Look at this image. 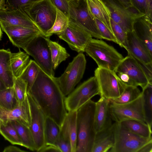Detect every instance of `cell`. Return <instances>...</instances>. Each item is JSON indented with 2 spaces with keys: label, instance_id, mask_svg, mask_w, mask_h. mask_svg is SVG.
<instances>
[{
  "label": "cell",
  "instance_id": "1",
  "mask_svg": "<svg viewBox=\"0 0 152 152\" xmlns=\"http://www.w3.org/2000/svg\"><path fill=\"white\" fill-rule=\"evenodd\" d=\"M46 117L60 127L67 114L65 96L52 78L40 68L29 91Z\"/></svg>",
  "mask_w": 152,
  "mask_h": 152
},
{
  "label": "cell",
  "instance_id": "2",
  "mask_svg": "<svg viewBox=\"0 0 152 152\" xmlns=\"http://www.w3.org/2000/svg\"><path fill=\"white\" fill-rule=\"evenodd\" d=\"M95 102L90 100L77 110L76 152H91L96 134L94 125Z\"/></svg>",
  "mask_w": 152,
  "mask_h": 152
},
{
  "label": "cell",
  "instance_id": "3",
  "mask_svg": "<svg viewBox=\"0 0 152 152\" xmlns=\"http://www.w3.org/2000/svg\"><path fill=\"white\" fill-rule=\"evenodd\" d=\"M85 52L94 60L98 67L114 71L124 58L113 46L98 39L91 38Z\"/></svg>",
  "mask_w": 152,
  "mask_h": 152
},
{
  "label": "cell",
  "instance_id": "4",
  "mask_svg": "<svg viewBox=\"0 0 152 152\" xmlns=\"http://www.w3.org/2000/svg\"><path fill=\"white\" fill-rule=\"evenodd\" d=\"M69 5V21L83 29L92 37L103 39L86 0H70Z\"/></svg>",
  "mask_w": 152,
  "mask_h": 152
},
{
  "label": "cell",
  "instance_id": "5",
  "mask_svg": "<svg viewBox=\"0 0 152 152\" xmlns=\"http://www.w3.org/2000/svg\"><path fill=\"white\" fill-rule=\"evenodd\" d=\"M23 11L35 24L45 36L53 26L56 9L49 0H41L26 7Z\"/></svg>",
  "mask_w": 152,
  "mask_h": 152
},
{
  "label": "cell",
  "instance_id": "6",
  "mask_svg": "<svg viewBox=\"0 0 152 152\" xmlns=\"http://www.w3.org/2000/svg\"><path fill=\"white\" fill-rule=\"evenodd\" d=\"M86 63L84 55L82 53H79L69 64L60 77H53L65 97L74 89L82 78Z\"/></svg>",
  "mask_w": 152,
  "mask_h": 152
},
{
  "label": "cell",
  "instance_id": "7",
  "mask_svg": "<svg viewBox=\"0 0 152 152\" xmlns=\"http://www.w3.org/2000/svg\"><path fill=\"white\" fill-rule=\"evenodd\" d=\"M47 37L39 35L31 40L23 49L34 59L41 69L50 77H54V69Z\"/></svg>",
  "mask_w": 152,
  "mask_h": 152
},
{
  "label": "cell",
  "instance_id": "8",
  "mask_svg": "<svg viewBox=\"0 0 152 152\" xmlns=\"http://www.w3.org/2000/svg\"><path fill=\"white\" fill-rule=\"evenodd\" d=\"M100 97L110 99L119 97L126 86L115 71L98 67L94 71Z\"/></svg>",
  "mask_w": 152,
  "mask_h": 152
},
{
  "label": "cell",
  "instance_id": "9",
  "mask_svg": "<svg viewBox=\"0 0 152 152\" xmlns=\"http://www.w3.org/2000/svg\"><path fill=\"white\" fill-rule=\"evenodd\" d=\"M96 80L91 77L74 89L66 97L65 102L68 112L77 111L94 96L99 95Z\"/></svg>",
  "mask_w": 152,
  "mask_h": 152
},
{
  "label": "cell",
  "instance_id": "10",
  "mask_svg": "<svg viewBox=\"0 0 152 152\" xmlns=\"http://www.w3.org/2000/svg\"><path fill=\"white\" fill-rule=\"evenodd\" d=\"M116 123L115 141L110 152H137L144 145L152 141V137L145 138L137 135Z\"/></svg>",
  "mask_w": 152,
  "mask_h": 152
},
{
  "label": "cell",
  "instance_id": "11",
  "mask_svg": "<svg viewBox=\"0 0 152 152\" xmlns=\"http://www.w3.org/2000/svg\"><path fill=\"white\" fill-rule=\"evenodd\" d=\"M108 9L111 18L126 32L132 31L134 20L144 15L134 7H127L117 0H101Z\"/></svg>",
  "mask_w": 152,
  "mask_h": 152
},
{
  "label": "cell",
  "instance_id": "12",
  "mask_svg": "<svg viewBox=\"0 0 152 152\" xmlns=\"http://www.w3.org/2000/svg\"><path fill=\"white\" fill-rule=\"evenodd\" d=\"M110 114L112 120L117 123L134 120L145 123L143 111L142 94L135 100L127 103L117 104L110 102Z\"/></svg>",
  "mask_w": 152,
  "mask_h": 152
},
{
  "label": "cell",
  "instance_id": "13",
  "mask_svg": "<svg viewBox=\"0 0 152 152\" xmlns=\"http://www.w3.org/2000/svg\"><path fill=\"white\" fill-rule=\"evenodd\" d=\"M31 110V121L29 128L35 142L36 151L45 145L44 130L46 116L29 93L27 92Z\"/></svg>",
  "mask_w": 152,
  "mask_h": 152
},
{
  "label": "cell",
  "instance_id": "14",
  "mask_svg": "<svg viewBox=\"0 0 152 152\" xmlns=\"http://www.w3.org/2000/svg\"><path fill=\"white\" fill-rule=\"evenodd\" d=\"M56 35L66 42L71 49L78 53L85 52L86 45L92 37L87 32L69 21L66 29Z\"/></svg>",
  "mask_w": 152,
  "mask_h": 152
},
{
  "label": "cell",
  "instance_id": "15",
  "mask_svg": "<svg viewBox=\"0 0 152 152\" xmlns=\"http://www.w3.org/2000/svg\"><path fill=\"white\" fill-rule=\"evenodd\" d=\"M0 25L2 30L6 34L12 44L19 48L23 49L36 37L43 35L39 31L29 28L1 22H0Z\"/></svg>",
  "mask_w": 152,
  "mask_h": 152
},
{
  "label": "cell",
  "instance_id": "16",
  "mask_svg": "<svg viewBox=\"0 0 152 152\" xmlns=\"http://www.w3.org/2000/svg\"><path fill=\"white\" fill-rule=\"evenodd\" d=\"M115 71L116 73L123 72L126 74L135 86H140L142 89L150 83L147 76L139 65L129 55L124 58Z\"/></svg>",
  "mask_w": 152,
  "mask_h": 152
},
{
  "label": "cell",
  "instance_id": "17",
  "mask_svg": "<svg viewBox=\"0 0 152 152\" xmlns=\"http://www.w3.org/2000/svg\"><path fill=\"white\" fill-rule=\"evenodd\" d=\"M12 121H17L29 127L31 117L27 96L21 104L12 109H6L0 105V125Z\"/></svg>",
  "mask_w": 152,
  "mask_h": 152
},
{
  "label": "cell",
  "instance_id": "18",
  "mask_svg": "<svg viewBox=\"0 0 152 152\" xmlns=\"http://www.w3.org/2000/svg\"><path fill=\"white\" fill-rule=\"evenodd\" d=\"M0 22L34 29L41 33L25 12L20 9L4 7L0 10Z\"/></svg>",
  "mask_w": 152,
  "mask_h": 152
},
{
  "label": "cell",
  "instance_id": "19",
  "mask_svg": "<svg viewBox=\"0 0 152 152\" xmlns=\"http://www.w3.org/2000/svg\"><path fill=\"white\" fill-rule=\"evenodd\" d=\"M125 49L128 54L140 61L145 64H152V55L132 31L127 32L126 45Z\"/></svg>",
  "mask_w": 152,
  "mask_h": 152
},
{
  "label": "cell",
  "instance_id": "20",
  "mask_svg": "<svg viewBox=\"0 0 152 152\" xmlns=\"http://www.w3.org/2000/svg\"><path fill=\"white\" fill-rule=\"evenodd\" d=\"M152 20L145 15L136 18L132 26V30L137 37L145 45L152 55Z\"/></svg>",
  "mask_w": 152,
  "mask_h": 152
},
{
  "label": "cell",
  "instance_id": "21",
  "mask_svg": "<svg viewBox=\"0 0 152 152\" xmlns=\"http://www.w3.org/2000/svg\"><path fill=\"white\" fill-rule=\"evenodd\" d=\"M116 123L96 133L91 152H107L113 147L115 141Z\"/></svg>",
  "mask_w": 152,
  "mask_h": 152
},
{
  "label": "cell",
  "instance_id": "22",
  "mask_svg": "<svg viewBox=\"0 0 152 152\" xmlns=\"http://www.w3.org/2000/svg\"><path fill=\"white\" fill-rule=\"evenodd\" d=\"M109 99L103 97L95 102L94 115V128L96 133L110 126L112 120L109 112Z\"/></svg>",
  "mask_w": 152,
  "mask_h": 152
},
{
  "label": "cell",
  "instance_id": "23",
  "mask_svg": "<svg viewBox=\"0 0 152 152\" xmlns=\"http://www.w3.org/2000/svg\"><path fill=\"white\" fill-rule=\"evenodd\" d=\"M86 1L89 10L93 17L102 23L112 32L110 14L104 3L101 0H86Z\"/></svg>",
  "mask_w": 152,
  "mask_h": 152
},
{
  "label": "cell",
  "instance_id": "24",
  "mask_svg": "<svg viewBox=\"0 0 152 152\" xmlns=\"http://www.w3.org/2000/svg\"><path fill=\"white\" fill-rule=\"evenodd\" d=\"M10 49L0 50V78L7 88L13 87L14 77L10 66Z\"/></svg>",
  "mask_w": 152,
  "mask_h": 152
},
{
  "label": "cell",
  "instance_id": "25",
  "mask_svg": "<svg viewBox=\"0 0 152 152\" xmlns=\"http://www.w3.org/2000/svg\"><path fill=\"white\" fill-rule=\"evenodd\" d=\"M30 60L28 55L20 50L17 53H11L10 66L14 78H18L20 76Z\"/></svg>",
  "mask_w": 152,
  "mask_h": 152
},
{
  "label": "cell",
  "instance_id": "26",
  "mask_svg": "<svg viewBox=\"0 0 152 152\" xmlns=\"http://www.w3.org/2000/svg\"><path fill=\"white\" fill-rule=\"evenodd\" d=\"M119 123L124 128L137 135L145 138L152 137L151 128L145 123L134 120H125Z\"/></svg>",
  "mask_w": 152,
  "mask_h": 152
},
{
  "label": "cell",
  "instance_id": "27",
  "mask_svg": "<svg viewBox=\"0 0 152 152\" xmlns=\"http://www.w3.org/2000/svg\"><path fill=\"white\" fill-rule=\"evenodd\" d=\"M10 121L17 130L23 146L31 151H36L35 142L29 127L16 121Z\"/></svg>",
  "mask_w": 152,
  "mask_h": 152
},
{
  "label": "cell",
  "instance_id": "28",
  "mask_svg": "<svg viewBox=\"0 0 152 152\" xmlns=\"http://www.w3.org/2000/svg\"><path fill=\"white\" fill-rule=\"evenodd\" d=\"M142 107L145 123L152 125V83H148L142 92Z\"/></svg>",
  "mask_w": 152,
  "mask_h": 152
},
{
  "label": "cell",
  "instance_id": "29",
  "mask_svg": "<svg viewBox=\"0 0 152 152\" xmlns=\"http://www.w3.org/2000/svg\"><path fill=\"white\" fill-rule=\"evenodd\" d=\"M76 116L77 111L68 112L62 123L65 125L69 137L71 152H76L77 137Z\"/></svg>",
  "mask_w": 152,
  "mask_h": 152
},
{
  "label": "cell",
  "instance_id": "30",
  "mask_svg": "<svg viewBox=\"0 0 152 152\" xmlns=\"http://www.w3.org/2000/svg\"><path fill=\"white\" fill-rule=\"evenodd\" d=\"M51 54L52 61L54 70L60 64L70 56L65 48L58 43L48 39Z\"/></svg>",
  "mask_w": 152,
  "mask_h": 152
},
{
  "label": "cell",
  "instance_id": "31",
  "mask_svg": "<svg viewBox=\"0 0 152 152\" xmlns=\"http://www.w3.org/2000/svg\"><path fill=\"white\" fill-rule=\"evenodd\" d=\"M60 131L59 125L51 118L46 117L44 130L45 145H55Z\"/></svg>",
  "mask_w": 152,
  "mask_h": 152
},
{
  "label": "cell",
  "instance_id": "32",
  "mask_svg": "<svg viewBox=\"0 0 152 152\" xmlns=\"http://www.w3.org/2000/svg\"><path fill=\"white\" fill-rule=\"evenodd\" d=\"M142 94L137 86H126L121 95L118 97L109 99L111 103L122 104L128 103L136 99Z\"/></svg>",
  "mask_w": 152,
  "mask_h": 152
},
{
  "label": "cell",
  "instance_id": "33",
  "mask_svg": "<svg viewBox=\"0 0 152 152\" xmlns=\"http://www.w3.org/2000/svg\"><path fill=\"white\" fill-rule=\"evenodd\" d=\"M40 68L35 61L29 62L19 77L27 84V92L29 91L35 81Z\"/></svg>",
  "mask_w": 152,
  "mask_h": 152
},
{
  "label": "cell",
  "instance_id": "34",
  "mask_svg": "<svg viewBox=\"0 0 152 152\" xmlns=\"http://www.w3.org/2000/svg\"><path fill=\"white\" fill-rule=\"evenodd\" d=\"M19 104L13 87L0 90V105L7 109H12Z\"/></svg>",
  "mask_w": 152,
  "mask_h": 152
},
{
  "label": "cell",
  "instance_id": "35",
  "mask_svg": "<svg viewBox=\"0 0 152 152\" xmlns=\"http://www.w3.org/2000/svg\"><path fill=\"white\" fill-rule=\"evenodd\" d=\"M0 134L12 144L23 146L18 133L10 121L0 125Z\"/></svg>",
  "mask_w": 152,
  "mask_h": 152
},
{
  "label": "cell",
  "instance_id": "36",
  "mask_svg": "<svg viewBox=\"0 0 152 152\" xmlns=\"http://www.w3.org/2000/svg\"><path fill=\"white\" fill-rule=\"evenodd\" d=\"M69 23L68 17L56 9V15L54 23L51 28L47 32L45 36L50 38L53 34H56L63 31L67 27Z\"/></svg>",
  "mask_w": 152,
  "mask_h": 152
},
{
  "label": "cell",
  "instance_id": "37",
  "mask_svg": "<svg viewBox=\"0 0 152 152\" xmlns=\"http://www.w3.org/2000/svg\"><path fill=\"white\" fill-rule=\"evenodd\" d=\"M55 145L61 152H71V145L69 135L65 125L62 124Z\"/></svg>",
  "mask_w": 152,
  "mask_h": 152
},
{
  "label": "cell",
  "instance_id": "38",
  "mask_svg": "<svg viewBox=\"0 0 152 152\" xmlns=\"http://www.w3.org/2000/svg\"><path fill=\"white\" fill-rule=\"evenodd\" d=\"M13 87L18 104L20 105L27 96V84L20 77L14 78Z\"/></svg>",
  "mask_w": 152,
  "mask_h": 152
},
{
  "label": "cell",
  "instance_id": "39",
  "mask_svg": "<svg viewBox=\"0 0 152 152\" xmlns=\"http://www.w3.org/2000/svg\"><path fill=\"white\" fill-rule=\"evenodd\" d=\"M110 23L112 32L118 41V44L125 49L126 45L127 32L111 18Z\"/></svg>",
  "mask_w": 152,
  "mask_h": 152
},
{
  "label": "cell",
  "instance_id": "40",
  "mask_svg": "<svg viewBox=\"0 0 152 152\" xmlns=\"http://www.w3.org/2000/svg\"><path fill=\"white\" fill-rule=\"evenodd\" d=\"M41 0H6L4 7L23 10L30 4Z\"/></svg>",
  "mask_w": 152,
  "mask_h": 152
},
{
  "label": "cell",
  "instance_id": "41",
  "mask_svg": "<svg viewBox=\"0 0 152 152\" xmlns=\"http://www.w3.org/2000/svg\"><path fill=\"white\" fill-rule=\"evenodd\" d=\"M95 20L102 39L118 44V41L112 32L100 21L96 19Z\"/></svg>",
  "mask_w": 152,
  "mask_h": 152
},
{
  "label": "cell",
  "instance_id": "42",
  "mask_svg": "<svg viewBox=\"0 0 152 152\" xmlns=\"http://www.w3.org/2000/svg\"><path fill=\"white\" fill-rule=\"evenodd\" d=\"M52 5L68 17L69 16V0H49Z\"/></svg>",
  "mask_w": 152,
  "mask_h": 152
},
{
  "label": "cell",
  "instance_id": "43",
  "mask_svg": "<svg viewBox=\"0 0 152 152\" xmlns=\"http://www.w3.org/2000/svg\"><path fill=\"white\" fill-rule=\"evenodd\" d=\"M134 7L141 14L146 15L147 13V7L145 0H130Z\"/></svg>",
  "mask_w": 152,
  "mask_h": 152
},
{
  "label": "cell",
  "instance_id": "44",
  "mask_svg": "<svg viewBox=\"0 0 152 152\" xmlns=\"http://www.w3.org/2000/svg\"><path fill=\"white\" fill-rule=\"evenodd\" d=\"M121 81L126 86H135L129 76L126 73L120 72L116 73Z\"/></svg>",
  "mask_w": 152,
  "mask_h": 152
},
{
  "label": "cell",
  "instance_id": "45",
  "mask_svg": "<svg viewBox=\"0 0 152 152\" xmlns=\"http://www.w3.org/2000/svg\"><path fill=\"white\" fill-rule=\"evenodd\" d=\"M41 152H60L58 148L55 145H45L39 151Z\"/></svg>",
  "mask_w": 152,
  "mask_h": 152
},
{
  "label": "cell",
  "instance_id": "46",
  "mask_svg": "<svg viewBox=\"0 0 152 152\" xmlns=\"http://www.w3.org/2000/svg\"><path fill=\"white\" fill-rule=\"evenodd\" d=\"M147 13L146 16L152 20V0H145Z\"/></svg>",
  "mask_w": 152,
  "mask_h": 152
},
{
  "label": "cell",
  "instance_id": "47",
  "mask_svg": "<svg viewBox=\"0 0 152 152\" xmlns=\"http://www.w3.org/2000/svg\"><path fill=\"white\" fill-rule=\"evenodd\" d=\"M3 152H25L26 151L22 150L19 148L17 147L10 145L5 147L3 151Z\"/></svg>",
  "mask_w": 152,
  "mask_h": 152
},
{
  "label": "cell",
  "instance_id": "48",
  "mask_svg": "<svg viewBox=\"0 0 152 152\" xmlns=\"http://www.w3.org/2000/svg\"><path fill=\"white\" fill-rule=\"evenodd\" d=\"M137 152H152V141L144 145Z\"/></svg>",
  "mask_w": 152,
  "mask_h": 152
},
{
  "label": "cell",
  "instance_id": "49",
  "mask_svg": "<svg viewBox=\"0 0 152 152\" xmlns=\"http://www.w3.org/2000/svg\"><path fill=\"white\" fill-rule=\"evenodd\" d=\"M127 7H133L130 0H117Z\"/></svg>",
  "mask_w": 152,
  "mask_h": 152
},
{
  "label": "cell",
  "instance_id": "50",
  "mask_svg": "<svg viewBox=\"0 0 152 152\" xmlns=\"http://www.w3.org/2000/svg\"><path fill=\"white\" fill-rule=\"evenodd\" d=\"M7 88L4 83L0 78V90Z\"/></svg>",
  "mask_w": 152,
  "mask_h": 152
},
{
  "label": "cell",
  "instance_id": "51",
  "mask_svg": "<svg viewBox=\"0 0 152 152\" xmlns=\"http://www.w3.org/2000/svg\"><path fill=\"white\" fill-rule=\"evenodd\" d=\"M6 0H0V10L4 6Z\"/></svg>",
  "mask_w": 152,
  "mask_h": 152
},
{
  "label": "cell",
  "instance_id": "52",
  "mask_svg": "<svg viewBox=\"0 0 152 152\" xmlns=\"http://www.w3.org/2000/svg\"><path fill=\"white\" fill-rule=\"evenodd\" d=\"M2 29L1 28L0 25V40L1 39V38L2 37V32L1 30Z\"/></svg>",
  "mask_w": 152,
  "mask_h": 152
},
{
  "label": "cell",
  "instance_id": "53",
  "mask_svg": "<svg viewBox=\"0 0 152 152\" xmlns=\"http://www.w3.org/2000/svg\"><path fill=\"white\" fill-rule=\"evenodd\" d=\"M69 1L72 0H69Z\"/></svg>",
  "mask_w": 152,
  "mask_h": 152
}]
</instances>
